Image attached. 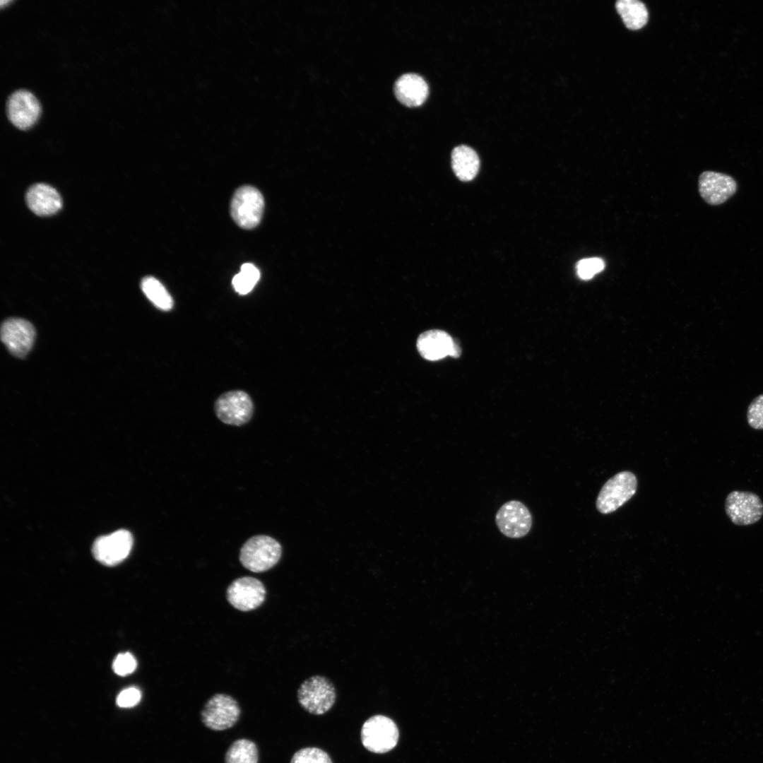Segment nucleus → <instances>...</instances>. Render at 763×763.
Returning a JSON list of instances; mask_svg holds the SVG:
<instances>
[{"mask_svg": "<svg viewBox=\"0 0 763 763\" xmlns=\"http://www.w3.org/2000/svg\"><path fill=\"white\" fill-rule=\"evenodd\" d=\"M737 190L735 179L726 174L703 172L699 177V192L709 204L716 206L726 202Z\"/></svg>", "mask_w": 763, "mask_h": 763, "instance_id": "nucleus-15", "label": "nucleus"}, {"mask_svg": "<svg viewBox=\"0 0 763 763\" xmlns=\"http://www.w3.org/2000/svg\"><path fill=\"white\" fill-rule=\"evenodd\" d=\"M615 7L625 25L630 30L640 29L647 23L648 11L644 4L640 1L619 0L616 2Z\"/></svg>", "mask_w": 763, "mask_h": 763, "instance_id": "nucleus-19", "label": "nucleus"}, {"mask_svg": "<svg viewBox=\"0 0 763 763\" xmlns=\"http://www.w3.org/2000/svg\"><path fill=\"white\" fill-rule=\"evenodd\" d=\"M495 523L506 537L520 538L526 536L532 527V516L528 507L518 500L503 504L497 511Z\"/></svg>", "mask_w": 763, "mask_h": 763, "instance_id": "nucleus-8", "label": "nucleus"}, {"mask_svg": "<svg viewBox=\"0 0 763 763\" xmlns=\"http://www.w3.org/2000/svg\"><path fill=\"white\" fill-rule=\"evenodd\" d=\"M417 348L422 357L434 361L446 356L457 357L461 349L446 332L433 329L421 333L417 340Z\"/></svg>", "mask_w": 763, "mask_h": 763, "instance_id": "nucleus-14", "label": "nucleus"}, {"mask_svg": "<svg viewBox=\"0 0 763 763\" xmlns=\"http://www.w3.org/2000/svg\"><path fill=\"white\" fill-rule=\"evenodd\" d=\"M336 693L329 679L321 675H313L305 680L297 690V699L307 712L321 715L333 706Z\"/></svg>", "mask_w": 763, "mask_h": 763, "instance_id": "nucleus-2", "label": "nucleus"}, {"mask_svg": "<svg viewBox=\"0 0 763 763\" xmlns=\"http://www.w3.org/2000/svg\"><path fill=\"white\" fill-rule=\"evenodd\" d=\"M360 735L362 743L367 750L382 754L396 746L399 731L391 718L384 715H375L365 721Z\"/></svg>", "mask_w": 763, "mask_h": 763, "instance_id": "nucleus-3", "label": "nucleus"}, {"mask_svg": "<svg viewBox=\"0 0 763 763\" xmlns=\"http://www.w3.org/2000/svg\"><path fill=\"white\" fill-rule=\"evenodd\" d=\"M217 417L223 422L240 426L252 418L254 405L250 396L242 391H231L218 397L215 403Z\"/></svg>", "mask_w": 763, "mask_h": 763, "instance_id": "nucleus-9", "label": "nucleus"}, {"mask_svg": "<svg viewBox=\"0 0 763 763\" xmlns=\"http://www.w3.org/2000/svg\"><path fill=\"white\" fill-rule=\"evenodd\" d=\"M241 709L237 700L223 693L213 695L201 711L202 723L208 728L221 731L233 727L239 720Z\"/></svg>", "mask_w": 763, "mask_h": 763, "instance_id": "nucleus-5", "label": "nucleus"}, {"mask_svg": "<svg viewBox=\"0 0 763 763\" xmlns=\"http://www.w3.org/2000/svg\"><path fill=\"white\" fill-rule=\"evenodd\" d=\"M136 668V660L129 652L118 654L112 665L114 673L120 676H126L132 673Z\"/></svg>", "mask_w": 763, "mask_h": 763, "instance_id": "nucleus-26", "label": "nucleus"}, {"mask_svg": "<svg viewBox=\"0 0 763 763\" xmlns=\"http://www.w3.org/2000/svg\"><path fill=\"white\" fill-rule=\"evenodd\" d=\"M6 111L9 121L17 128L26 129L34 124L40 113V105L28 90H17L7 98Z\"/></svg>", "mask_w": 763, "mask_h": 763, "instance_id": "nucleus-13", "label": "nucleus"}, {"mask_svg": "<svg viewBox=\"0 0 763 763\" xmlns=\"http://www.w3.org/2000/svg\"><path fill=\"white\" fill-rule=\"evenodd\" d=\"M394 93L401 103L409 107H416L426 100L429 88L421 76L409 73L397 79L394 85Z\"/></svg>", "mask_w": 763, "mask_h": 763, "instance_id": "nucleus-17", "label": "nucleus"}, {"mask_svg": "<svg viewBox=\"0 0 763 763\" xmlns=\"http://www.w3.org/2000/svg\"><path fill=\"white\" fill-rule=\"evenodd\" d=\"M451 164L456 177L462 181H470L477 175L480 160L476 152L466 145H460L451 153Z\"/></svg>", "mask_w": 763, "mask_h": 763, "instance_id": "nucleus-18", "label": "nucleus"}, {"mask_svg": "<svg viewBox=\"0 0 763 763\" xmlns=\"http://www.w3.org/2000/svg\"><path fill=\"white\" fill-rule=\"evenodd\" d=\"M725 511L732 523L749 526L758 522L763 516V502L755 493L733 490L725 500Z\"/></svg>", "mask_w": 763, "mask_h": 763, "instance_id": "nucleus-7", "label": "nucleus"}, {"mask_svg": "<svg viewBox=\"0 0 763 763\" xmlns=\"http://www.w3.org/2000/svg\"><path fill=\"white\" fill-rule=\"evenodd\" d=\"M282 555L280 544L274 538L258 535L247 540L239 552L242 565L253 572H263L273 567Z\"/></svg>", "mask_w": 763, "mask_h": 763, "instance_id": "nucleus-1", "label": "nucleus"}, {"mask_svg": "<svg viewBox=\"0 0 763 763\" xmlns=\"http://www.w3.org/2000/svg\"><path fill=\"white\" fill-rule=\"evenodd\" d=\"M578 276L583 280L593 278L605 268L603 259L597 257L584 259L579 261L576 266Z\"/></svg>", "mask_w": 763, "mask_h": 763, "instance_id": "nucleus-24", "label": "nucleus"}, {"mask_svg": "<svg viewBox=\"0 0 763 763\" xmlns=\"http://www.w3.org/2000/svg\"><path fill=\"white\" fill-rule=\"evenodd\" d=\"M260 278L259 269L252 264L245 263L242 265L240 271L232 280L235 290L240 295L249 293Z\"/></svg>", "mask_w": 763, "mask_h": 763, "instance_id": "nucleus-22", "label": "nucleus"}, {"mask_svg": "<svg viewBox=\"0 0 763 763\" xmlns=\"http://www.w3.org/2000/svg\"><path fill=\"white\" fill-rule=\"evenodd\" d=\"M266 591L263 583L252 576H242L232 581L226 590L229 603L240 611H250L264 601Z\"/></svg>", "mask_w": 763, "mask_h": 763, "instance_id": "nucleus-11", "label": "nucleus"}, {"mask_svg": "<svg viewBox=\"0 0 763 763\" xmlns=\"http://www.w3.org/2000/svg\"><path fill=\"white\" fill-rule=\"evenodd\" d=\"M133 545V536L126 530H119L97 538L92 547L95 558L107 566H114L129 555Z\"/></svg>", "mask_w": 763, "mask_h": 763, "instance_id": "nucleus-10", "label": "nucleus"}, {"mask_svg": "<svg viewBox=\"0 0 763 763\" xmlns=\"http://www.w3.org/2000/svg\"><path fill=\"white\" fill-rule=\"evenodd\" d=\"M141 286L145 295L157 308L163 311L172 308V297L158 279L146 276L142 279Z\"/></svg>", "mask_w": 763, "mask_h": 763, "instance_id": "nucleus-20", "label": "nucleus"}, {"mask_svg": "<svg viewBox=\"0 0 763 763\" xmlns=\"http://www.w3.org/2000/svg\"><path fill=\"white\" fill-rule=\"evenodd\" d=\"M141 694L136 687H129L122 690L117 697V704L120 707H131L141 700Z\"/></svg>", "mask_w": 763, "mask_h": 763, "instance_id": "nucleus-27", "label": "nucleus"}, {"mask_svg": "<svg viewBox=\"0 0 763 763\" xmlns=\"http://www.w3.org/2000/svg\"><path fill=\"white\" fill-rule=\"evenodd\" d=\"M264 208L263 195L256 188L249 185L238 188L230 203V213L234 221L239 227L247 230L259 224Z\"/></svg>", "mask_w": 763, "mask_h": 763, "instance_id": "nucleus-4", "label": "nucleus"}, {"mask_svg": "<svg viewBox=\"0 0 763 763\" xmlns=\"http://www.w3.org/2000/svg\"><path fill=\"white\" fill-rule=\"evenodd\" d=\"M35 338L34 326L25 319L10 318L1 325V341L8 351L17 357L23 358L27 355L32 347Z\"/></svg>", "mask_w": 763, "mask_h": 763, "instance_id": "nucleus-12", "label": "nucleus"}, {"mask_svg": "<svg viewBox=\"0 0 763 763\" xmlns=\"http://www.w3.org/2000/svg\"><path fill=\"white\" fill-rule=\"evenodd\" d=\"M290 763H333L329 755L318 747H304L297 751Z\"/></svg>", "mask_w": 763, "mask_h": 763, "instance_id": "nucleus-23", "label": "nucleus"}, {"mask_svg": "<svg viewBox=\"0 0 763 763\" xmlns=\"http://www.w3.org/2000/svg\"><path fill=\"white\" fill-rule=\"evenodd\" d=\"M25 201L28 208L40 216L53 215L62 206V201L58 191L43 183L32 185L26 192Z\"/></svg>", "mask_w": 763, "mask_h": 763, "instance_id": "nucleus-16", "label": "nucleus"}, {"mask_svg": "<svg viewBox=\"0 0 763 763\" xmlns=\"http://www.w3.org/2000/svg\"><path fill=\"white\" fill-rule=\"evenodd\" d=\"M749 425L755 430H763V394L755 397L747 411Z\"/></svg>", "mask_w": 763, "mask_h": 763, "instance_id": "nucleus-25", "label": "nucleus"}, {"mask_svg": "<svg viewBox=\"0 0 763 763\" xmlns=\"http://www.w3.org/2000/svg\"><path fill=\"white\" fill-rule=\"evenodd\" d=\"M259 751L256 743L246 738L234 741L227 750L225 763H258Z\"/></svg>", "mask_w": 763, "mask_h": 763, "instance_id": "nucleus-21", "label": "nucleus"}, {"mask_svg": "<svg viewBox=\"0 0 763 763\" xmlns=\"http://www.w3.org/2000/svg\"><path fill=\"white\" fill-rule=\"evenodd\" d=\"M637 480L629 471H622L609 479L601 488L596 508L602 514H610L627 502L636 492Z\"/></svg>", "mask_w": 763, "mask_h": 763, "instance_id": "nucleus-6", "label": "nucleus"}]
</instances>
